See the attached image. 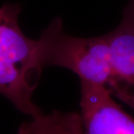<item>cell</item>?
<instances>
[{"label": "cell", "mask_w": 134, "mask_h": 134, "mask_svg": "<svg viewBox=\"0 0 134 134\" xmlns=\"http://www.w3.org/2000/svg\"><path fill=\"white\" fill-rule=\"evenodd\" d=\"M79 104L85 134H134V119L106 87L80 81Z\"/></svg>", "instance_id": "obj_3"}, {"label": "cell", "mask_w": 134, "mask_h": 134, "mask_svg": "<svg viewBox=\"0 0 134 134\" xmlns=\"http://www.w3.org/2000/svg\"><path fill=\"white\" fill-rule=\"evenodd\" d=\"M21 7L4 4L0 10V91L22 113H44L32 101L44 65L38 40L29 38L18 25Z\"/></svg>", "instance_id": "obj_1"}, {"label": "cell", "mask_w": 134, "mask_h": 134, "mask_svg": "<svg viewBox=\"0 0 134 134\" xmlns=\"http://www.w3.org/2000/svg\"><path fill=\"white\" fill-rule=\"evenodd\" d=\"M108 37L111 77L107 89L134 110V0L125 8L121 23Z\"/></svg>", "instance_id": "obj_4"}, {"label": "cell", "mask_w": 134, "mask_h": 134, "mask_svg": "<svg viewBox=\"0 0 134 134\" xmlns=\"http://www.w3.org/2000/svg\"><path fill=\"white\" fill-rule=\"evenodd\" d=\"M44 67L59 66L73 71L80 81L108 86L111 53L108 34L76 37L63 30L62 20L55 18L38 39Z\"/></svg>", "instance_id": "obj_2"}, {"label": "cell", "mask_w": 134, "mask_h": 134, "mask_svg": "<svg viewBox=\"0 0 134 134\" xmlns=\"http://www.w3.org/2000/svg\"><path fill=\"white\" fill-rule=\"evenodd\" d=\"M17 134H85L80 113L53 111L25 122Z\"/></svg>", "instance_id": "obj_5"}]
</instances>
